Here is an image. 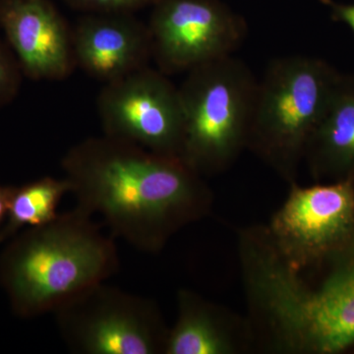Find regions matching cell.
I'll return each instance as SVG.
<instances>
[{
  "label": "cell",
  "mask_w": 354,
  "mask_h": 354,
  "mask_svg": "<svg viewBox=\"0 0 354 354\" xmlns=\"http://www.w3.org/2000/svg\"><path fill=\"white\" fill-rule=\"evenodd\" d=\"M77 208L100 215L113 237L157 251L205 204L199 174L180 158L102 134L79 142L62 160Z\"/></svg>",
  "instance_id": "1"
},
{
  "label": "cell",
  "mask_w": 354,
  "mask_h": 354,
  "mask_svg": "<svg viewBox=\"0 0 354 354\" xmlns=\"http://www.w3.org/2000/svg\"><path fill=\"white\" fill-rule=\"evenodd\" d=\"M113 235L79 208L29 228L0 255V283L23 318L55 313L120 268Z\"/></svg>",
  "instance_id": "2"
},
{
  "label": "cell",
  "mask_w": 354,
  "mask_h": 354,
  "mask_svg": "<svg viewBox=\"0 0 354 354\" xmlns=\"http://www.w3.org/2000/svg\"><path fill=\"white\" fill-rule=\"evenodd\" d=\"M341 76L322 60L304 55L274 58L258 81L248 145L290 176Z\"/></svg>",
  "instance_id": "3"
},
{
  "label": "cell",
  "mask_w": 354,
  "mask_h": 354,
  "mask_svg": "<svg viewBox=\"0 0 354 354\" xmlns=\"http://www.w3.org/2000/svg\"><path fill=\"white\" fill-rule=\"evenodd\" d=\"M258 80L242 60L223 57L190 70L180 87V158L197 174L220 171L248 144Z\"/></svg>",
  "instance_id": "4"
},
{
  "label": "cell",
  "mask_w": 354,
  "mask_h": 354,
  "mask_svg": "<svg viewBox=\"0 0 354 354\" xmlns=\"http://www.w3.org/2000/svg\"><path fill=\"white\" fill-rule=\"evenodd\" d=\"M60 335L78 354H155L169 333L153 304L106 285L93 286L55 312Z\"/></svg>",
  "instance_id": "5"
},
{
  "label": "cell",
  "mask_w": 354,
  "mask_h": 354,
  "mask_svg": "<svg viewBox=\"0 0 354 354\" xmlns=\"http://www.w3.org/2000/svg\"><path fill=\"white\" fill-rule=\"evenodd\" d=\"M97 109L106 136L180 158L184 127L180 92L158 68L149 65L104 84Z\"/></svg>",
  "instance_id": "6"
},
{
  "label": "cell",
  "mask_w": 354,
  "mask_h": 354,
  "mask_svg": "<svg viewBox=\"0 0 354 354\" xmlns=\"http://www.w3.org/2000/svg\"><path fill=\"white\" fill-rule=\"evenodd\" d=\"M147 25L153 62L167 76L230 57L247 35L244 18L221 0H158Z\"/></svg>",
  "instance_id": "7"
},
{
  "label": "cell",
  "mask_w": 354,
  "mask_h": 354,
  "mask_svg": "<svg viewBox=\"0 0 354 354\" xmlns=\"http://www.w3.org/2000/svg\"><path fill=\"white\" fill-rule=\"evenodd\" d=\"M354 232V176L293 186L272 221L270 241L293 268L319 263Z\"/></svg>",
  "instance_id": "8"
},
{
  "label": "cell",
  "mask_w": 354,
  "mask_h": 354,
  "mask_svg": "<svg viewBox=\"0 0 354 354\" xmlns=\"http://www.w3.org/2000/svg\"><path fill=\"white\" fill-rule=\"evenodd\" d=\"M0 29L27 78L64 81L75 71L72 26L51 0H0Z\"/></svg>",
  "instance_id": "9"
},
{
  "label": "cell",
  "mask_w": 354,
  "mask_h": 354,
  "mask_svg": "<svg viewBox=\"0 0 354 354\" xmlns=\"http://www.w3.org/2000/svg\"><path fill=\"white\" fill-rule=\"evenodd\" d=\"M76 68L108 84L149 66L153 60L148 25L135 14H83L72 26Z\"/></svg>",
  "instance_id": "10"
},
{
  "label": "cell",
  "mask_w": 354,
  "mask_h": 354,
  "mask_svg": "<svg viewBox=\"0 0 354 354\" xmlns=\"http://www.w3.org/2000/svg\"><path fill=\"white\" fill-rule=\"evenodd\" d=\"M305 153L317 174L354 176V77L339 78Z\"/></svg>",
  "instance_id": "11"
},
{
  "label": "cell",
  "mask_w": 354,
  "mask_h": 354,
  "mask_svg": "<svg viewBox=\"0 0 354 354\" xmlns=\"http://www.w3.org/2000/svg\"><path fill=\"white\" fill-rule=\"evenodd\" d=\"M319 279L321 314L330 354L354 349V232L326 256Z\"/></svg>",
  "instance_id": "12"
},
{
  "label": "cell",
  "mask_w": 354,
  "mask_h": 354,
  "mask_svg": "<svg viewBox=\"0 0 354 354\" xmlns=\"http://www.w3.org/2000/svg\"><path fill=\"white\" fill-rule=\"evenodd\" d=\"M178 318L167 334V354H227L234 351L230 337L220 326L213 311L196 295L181 291Z\"/></svg>",
  "instance_id": "13"
},
{
  "label": "cell",
  "mask_w": 354,
  "mask_h": 354,
  "mask_svg": "<svg viewBox=\"0 0 354 354\" xmlns=\"http://www.w3.org/2000/svg\"><path fill=\"white\" fill-rule=\"evenodd\" d=\"M70 193L66 179L44 176L20 187L10 186L6 225L0 232V241L17 234L23 227H39L57 218V207Z\"/></svg>",
  "instance_id": "14"
},
{
  "label": "cell",
  "mask_w": 354,
  "mask_h": 354,
  "mask_svg": "<svg viewBox=\"0 0 354 354\" xmlns=\"http://www.w3.org/2000/svg\"><path fill=\"white\" fill-rule=\"evenodd\" d=\"M23 77L17 58L0 36V108L10 104L19 94Z\"/></svg>",
  "instance_id": "15"
},
{
  "label": "cell",
  "mask_w": 354,
  "mask_h": 354,
  "mask_svg": "<svg viewBox=\"0 0 354 354\" xmlns=\"http://www.w3.org/2000/svg\"><path fill=\"white\" fill-rule=\"evenodd\" d=\"M74 10L83 14H135L153 7L158 0H64Z\"/></svg>",
  "instance_id": "16"
},
{
  "label": "cell",
  "mask_w": 354,
  "mask_h": 354,
  "mask_svg": "<svg viewBox=\"0 0 354 354\" xmlns=\"http://www.w3.org/2000/svg\"><path fill=\"white\" fill-rule=\"evenodd\" d=\"M332 8L335 17L342 22L346 23L354 32V6H344L333 2L332 0H322Z\"/></svg>",
  "instance_id": "17"
},
{
  "label": "cell",
  "mask_w": 354,
  "mask_h": 354,
  "mask_svg": "<svg viewBox=\"0 0 354 354\" xmlns=\"http://www.w3.org/2000/svg\"><path fill=\"white\" fill-rule=\"evenodd\" d=\"M9 193H10V186L0 185V232H1L2 223L8 214Z\"/></svg>",
  "instance_id": "18"
}]
</instances>
